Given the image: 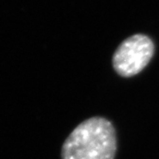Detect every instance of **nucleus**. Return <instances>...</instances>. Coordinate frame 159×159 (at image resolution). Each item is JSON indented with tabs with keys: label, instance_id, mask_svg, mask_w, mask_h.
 Listing matches in <instances>:
<instances>
[{
	"label": "nucleus",
	"instance_id": "2",
	"mask_svg": "<svg viewBox=\"0 0 159 159\" xmlns=\"http://www.w3.org/2000/svg\"><path fill=\"white\" fill-rule=\"evenodd\" d=\"M155 46L145 34H134L123 41L112 57L116 73L125 78L141 73L153 57Z\"/></svg>",
	"mask_w": 159,
	"mask_h": 159
},
{
	"label": "nucleus",
	"instance_id": "1",
	"mask_svg": "<svg viewBox=\"0 0 159 159\" xmlns=\"http://www.w3.org/2000/svg\"><path fill=\"white\" fill-rule=\"evenodd\" d=\"M117 136L108 119L94 117L77 125L66 139L61 159H114Z\"/></svg>",
	"mask_w": 159,
	"mask_h": 159
}]
</instances>
